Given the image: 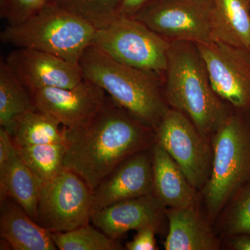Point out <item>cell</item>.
I'll list each match as a JSON object with an SVG mask.
<instances>
[{
    "label": "cell",
    "instance_id": "cell-12",
    "mask_svg": "<svg viewBox=\"0 0 250 250\" xmlns=\"http://www.w3.org/2000/svg\"><path fill=\"white\" fill-rule=\"evenodd\" d=\"M5 62L29 90L72 88L84 80L80 64L38 49L17 47L8 54Z\"/></svg>",
    "mask_w": 250,
    "mask_h": 250
},
{
    "label": "cell",
    "instance_id": "cell-25",
    "mask_svg": "<svg viewBox=\"0 0 250 250\" xmlns=\"http://www.w3.org/2000/svg\"><path fill=\"white\" fill-rule=\"evenodd\" d=\"M238 194L229 217L228 231L231 234L250 236V182Z\"/></svg>",
    "mask_w": 250,
    "mask_h": 250
},
{
    "label": "cell",
    "instance_id": "cell-10",
    "mask_svg": "<svg viewBox=\"0 0 250 250\" xmlns=\"http://www.w3.org/2000/svg\"><path fill=\"white\" fill-rule=\"evenodd\" d=\"M215 93L233 106L250 108V52L223 42L196 44Z\"/></svg>",
    "mask_w": 250,
    "mask_h": 250
},
{
    "label": "cell",
    "instance_id": "cell-5",
    "mask_svg": "<svg viewBox=\"0 0 250 250\" xmlns=\"http://www.w3.org/2000/svg\"><path fill=\"white\" fill-rule=\"evenodd\" d=\"M250 182V128L229 116L213 134V161L205 198L212 218Z\"/></svg>",
    "mask_w": 250,
    "mask_h": 250
},
{
    "label": "cell",
    "instance_id": "cell-11",
    "mask_svg": "<svg viewBox=\"0 0 250 250\" xmlns=\"http://www.w3.org/2000/svg\"><path fill=\"white\" fill-rule=\"evenodd\" d=\"M29 93L36 110L53 117L67 128L88 121L102 107L108 95L101 87L85 79L72 88L52 87Z\"/></svg>",
    "mask_w": 250,
    "mask_h": 250
},
{
    "label": "cell",
    "instance_id": "cell-21",
    "mask_svg": "<svg viewBox=\"0 0 250 250\" xmlns=\"http://www.w3.org/2000/svg\"><path fill=\"white\" fill-rule=\"evenodd\" d=\"M60 125L53 117L35 110L18 117L11 137L16 147L64 143V129Z\"/></svg>",
    "mask_w": 250,
    "mask_h": 250
},
{
    "label": "cell",
    "instance_id": "cell-15",
    "mask_svg": "<svg viewBox=\"0 0 250 250\" xmlns=\"http://www.w3.org/2000/svg\"><path fill=\"white\" fill-rule=\"evenodd\" d=\"M153 193L165 207H195L196 188L189 183L177 163L159 143L153 147Z\"/></svg>",
    "mask_w": 250,
    "mask_h": 250
},
{
    "label": "cell",
    "instance_id": "cell-9",
    "mask_svg": "<svg viewBox=\"0 0 250 250\" xmlns=\"http://www.w3.org/2000/svg\"><path fill=\"white\" fill-rule=\"evenodd\" d=\"M213 0H157L135 19L172 41L195 44L211 40Z\"/></svg>",
    "mask_w": 250,
    "mask_h": 250
},
{
    "label": "cell",
    "instance_id": "cell-3",
    "mask_svg": "<svg viewBox=\"0 0 250 250\" xmlns=\"http://www.w3.org/2000/svg\"><path fill=\"white\" fill-rule=\"evenodd\" d=\"M80 65L85 80L101 87L143 125L156 129L168 109L161 92V77L117 62L93 45L83 52Z\"/></svg>",
    "mask_w": 250,
    "mask_h": 250
},
{
    "label": "cell",
    "instance_id": "cell-20",
    "mask_svg": "<svg viewBox=\"0 0 250 250\" xmlns=\"http://www.w3.org/2000/svg\"><path fill=\"white\" fill-rule=\"evenodd\" d=\"M29 90L18 80L5 60L0 62V127L11 136L15 121L35 111Z\"/></svg>",
    "mask_w": 250,
    "mask_h": 250
},
{
    "label": "cell",
    "instance_id": "cell-30",
    "mask_svg": "<svg viewBox=\"0 0 250 250\" xmlns=\"http://www.w3.org/2000/svg\"><path fill=\"white\" fill-rule=\"evenodd\" d=\"M10 0H0V18L4 19L9 9Z\"/></svg>",
    "mask_w": 250,
    "mask_h": 250
},
{
    "label": "cell",
    "instance_id": "cell-13",
    "mask_svg": "<svg viewBox=\"0 0 250 250\" xmlns=\"http://www.w3.org/2000/svg\"><path fill=\"white\" fill-rule=\"evenodd\" d=\"M152 193V156L145 149L122 162L94 189L92 215L116 202Z\"/></svg>",
    "mask_w": 250,
    "mask_h": 250
},
{
    "label": "cell",
    "instance_id": "cell-19",
    "mask_svg": "<svg viewBox=\"0 0 250 250\" xmlns=\"http://www.w3.org/2000/svg\"><path fill=\"white\" fill-rule=\"evenodd\" d=\"M41 188V181L26 165L16 147L6 170L0 174V200L12 199L36 221Z\"/></svg>",
    "mask_w": 250,
    "mask_h": 250
},
{
    "label": "cell",
    "instance_id": "cell-27",
    "mask_svg": "<svg viewBox=\"0 0 250 250\" xmlns=\"http://www.w3.org/2000/svg\"><path fill=\"white\" fill-rule=\"evenodd\" d=\"M156 229L152 226L145 227L137 230V233L132 241L126 243V250H155V231Z\"/></svg>",
    "mask_w": 250,
    "mask_h": 250
},
{
    "label": "cell",
    "instance_id": "cell-31",
    "mask_svg": "<svg viewBox=\"0 0 250 250\" xmlns=\"http://www.w3.org/2000/svg\"></svg>",
    "mask_w": 250,
    "mask_h": 250
},
{
    "label": "cell",
    "instance_id": "cell-16",
    "mask_svg": "<svg viewBox=\"0 0 250 250\" xmlns=\"http://www.w3.org/2000/svg\"><path fill=\"white\" fill-rule=\"evenodd\" d=\"M0 236L15 250H55L52 232L42 228L12 199L1 201Z\"/></svg>",
    "mask_w": 250,
    "mask_h": 250
},
{
    "label": "cell",
    "instance_id": "cell-23",
    "mask_svg": "<svg viewBox=\"0 0 250 250\" xmlns=\"http://www.w3.org/2000/svg\"><path fill=\"white\" fill-rule=\"evenodd\" d=\"M56 246L61 250H116L121 246L89 224L67 231L52 232Z\"/></svg>",
    "mask_w": 250,
    "mask_h": 250
},
{
    "label": "cell",
    "instance_id": "cell-24",
    "mask_svg": "<svg viewBox=\"0 0 250 250\" xmlns=\"http://www.w3.org/2000/svg\"><path fill=\"white\" fill-rule=\"evenodd\" d=\"M122 0H57L64 9L78 15L97 29L107 27L118 16Z\"/></svg>",
    "mask_w": 250,
    "mask_h": 250
},
{
    "label": "cell",
    "instance_id": "cell-29",
    "mask_svg": "<svg viewBox=\"0 0 250 250\" xmlns=\"http://www.w3.org/2000/svg\"><path fill=\"white\" fill-rule=\"evenodd\" d=\"M249 235L242 234L233 240V248L237 250H250V236Z\"/></svg>",
    "mask_w": 250,
    "mask_h": 250
},
{
    "label": "cell",
    "instance_id": "cell-18",
    "mask_svg": "<svg viewBox=\"0 0 250 250\" xmlns=\"http://www.w3.org/2000/svg\"><path fill=\"white\" fill-rule=\"evenodd\" d=\"M212 42L250 49V0H213Z\"/></svg>",
    "mask_w": 250,
    "mask_h": 250
},
{
    "label": "cell",
    "instance_id": "cell-7",
    "mask_svg": "<svg viewBox=\"0 0 250 250\" xmlns=\"http://www.w3.org/2000/svg\"><path fill=\"white\" fill-rule=\"evenodd\" d=\"M93 190L75 172L64 168L42 184L36 223L51 232L67 231L88 225L92 216Z\"/></svg>",
    "mask_w": 250,
    "mask_h": 250
},
{
    "label": "cell",
    "instance_id": "cell-28",
    "mask_svg": "<svg viewBox=\"0 0 250 250\" xmlns=\"http://www.w3.org/2000/svg\"><path fill=\"white\" fill-rule=\"evenodd\" d=\"M157 0H122L118 16L135 18Z\"/></svg>",
    "mask_w": 250,
    "mask_h": 250
},
{
    "label": "cell",
    "instance_id": "cell-6",
    "mask_svg": "<svg viewBox=\"0 0 250 250\" xmlns=\"http://www.w3.org/2000/svg\"><path fill=\"white\" fill-rule=\"evenodd\" d=\"M170 44L141 21L118 16L107 27L97 29L91 45L117 62L161 77Z\"/></svg>",
    "mask_w": 250,
    "mask_h": 250
},
{
    "label": "cell",
    "instance_id": "cell-22",
    "mask_svg": "<svg viewBox=\"0 0 250 250\" xmlns=\"http://www.w3.org/2000/svg\"><path fill=\"white\" fill-rule=\"evenodd\" d=\"M16 149L42 185L50 182L64 169V143L35 145Z\"/></svg>",
    "mask_w": 250,
    "mask_h": 250
},
{
    "label": "cell",
    "instance_id": "cell-4",
    "mask_svg": "<svg viewBox=\"0 0 250 250\" xmlns=\"http://www.w3.org/2000/svg\"><path fill=\"white\" fill-rule=\"evenodd\" d=\"M96 31L89 22L55 2L21 24H8L1 31L0 40L16 47L43 51L80 64Z\"/></svg>",
    "mask_w": 250,
    "mask_h": 250
},
{
    "label": "cell",
    "instance_id": "cell-8",
    "mask_svg": "<svg viewBox=\"0 0 250 250\" xmlns=\"http://www.w3.org/2000/svg\"><path fill=\"white\" fill-rule=\"evenodd\" d=\"M156 141L177 163L189 183L201 188L208 182L213 152L185 114L167 109L155 130Z\"/></svg>",
    "mask_w": 250,
    "mask_h": 250
},
{
    "label": "cell",
    "instance_id": "cell-1",
    "mask_svg": "<svg viewBox=\"0 0 250 250\" xmlns=\"http://www.w3.org/2000/svg\"><path fill=\"white\" fill-rule=\"evenodd\" d=\"M64 129V168L75 172L93 190L126 159L147 149L156 140L148 127L108 95L100 110L83 124Z\"/></svg>",
    "mask_w": 250,
    "mask_h": 250
},
{
    "label": "cell",
    "instance_id": "cell-14",
    "mask_svg": "<svg viewBox=\"0 0 250 250\" xmlns=\"http://www.w3.org/2000/svg\"><path fill=\"white\" fill-rule=\"evenodd\" d=\"M165 205L154 193L108 206L91 217L94 225L106 236L117 239L131 230L157 228Z\"/></svg>",
    "mask_w": 250,
    "mask_h": 250
},
{
    "label": "cell",
    "instance_id": "cell-26",
    "mask_svg": "<svg viewBox=\"0 0 250 250\" xmlns=\"http://www.w3.org/2000/svg\"><path fill=\"white\" fill-rule=\"evenodd\" d=\"M57 0H10L5 20L9 25H16L35 16Z\"/></svg>",
    "mask_w": 250,
    "mask_h": 250
},
{
    "label": "cell",
    "instance_id": "cell-2",
    "mask_svg": "<svg viewBox=\"0 0 250 250\" xmlns=\"http://www.w3.org/2000/svg\"><path fill=\"white\" fill-rule=\"evenodd\" d=\"M166 100L205 137L214 134L229 115L215 93L196 44L172 41L167 56Z\"/></svg>",
    "mask_w": 250,
    "mask_h": 250
},
{
    "label": "cell",
    "instance_id": "cell-17",
    "mask_svg": "<svg viewBox=\"0 0 250 250\" xmlns=\"http://www.w3.org/2000/svg\"><path fill=\"white\" fill-rule=\"evenodd\" d=\"M169 231L164 248L167 250H213L218 248L209 228L195 207L170 208L166 211Z\"/></svg>",
    "mask_w": 250,
    "mask_h": 250
}]
</instances>
